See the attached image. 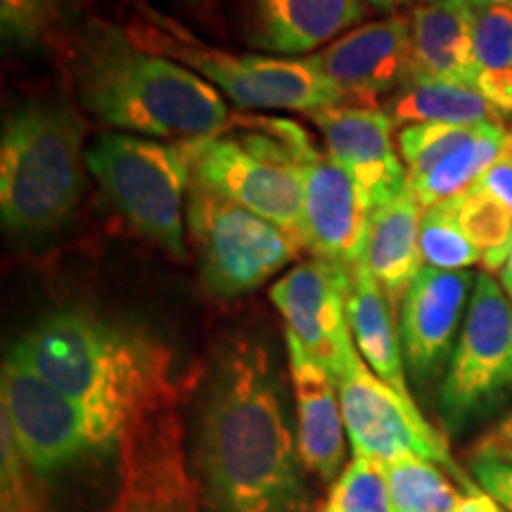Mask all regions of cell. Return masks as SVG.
I'll list each match as a JSON object with an SVG mask.
<instances>
[{
  "label": "cell",
  "instance_id": "1",
  "mask_svg": "<svg viewBox=\"0 0 512 512\" xmlns=\"http://www.w3.org/2000/svg\"><path fill=\"white\" fill-rule=\"evenodd\" d=\"M304 465L278 377L238 339L209 377L197 427V489L207 512H309Z\"/></svg>",
  "mask_w": 512,
  "mask_h": 512
},
{
  "label": "cell",
  "instance_id": "2",
  "mask_svg": "<svg viewBox=\"0 0 512 512\" xmlns=\"http://www.w3.org/2000/svg\"><path fill=\"white\" fill-rule=\"evenodd\" d=\"M8 356L86 408L119 448L143 422L181 399L174 354L162 339L91 311L48 313Z\"/></svg>",
  "mask_w": 512,
  "mask_h": 512
},
{
  "label": "cell",
  "instance_id": "3",
  "mask_svg": "<svg viewBox=\"0 0 512 512\" xmlns=\"http://www.w3.org/2000/svg\"><path fill=\"white\" fill-rule=\"evenodd\" d=\"M69 62L83 110L124 133L174 143L221 136L233 121L209 81L140 48L105 19H88L76 31Z\"/></svg>",
  "mask_w": 512,
  "mask_h": 512
},
{
  "label": "cell",
  "instance_id": "4",
  "mask_svg": "<svg viewBox=\"0 0 512 512\" xmlns=\"http://www.w3.org/2000/svg\"><path fill=\"white\" fill-rule=\"evenodd\" d=\"M86 124L67 100H29L5 119L0 140V214L12 235L64 226L83 190Z\"/></svg>",
  "mask_w": 512,
  "mask_h": 512
},
{
  "label": "cell",
  "instance_id": "5",
  "mask_svg": "<svg viewBox=\"0 0 512 512\" xmlns=\"http://www.w3.org/2000/svg\"><path fill=\"white\" fill-rule=\"evenodd\" d=\"M126 34L150 53L181 62L247 110L313 114L339 107L342 98L309 62L271 55H230L192 36L176 19L140 5Z\"/></svg>",
  "mask_w": 512,
  "mask_h": 512
},
{
  "label": "cell",
  "instance_id": "6",
  "mask_svg": "<svg viewBox=\"0 0 512 512\" xmlns=\"http://www.w3.org/2000/svg\"><path fill=\"white\" fill-rule=\"evenodd\" d=\"M254 124L256 133L197 140L192 181L302 240V164L316 147L292 121L254 119Z\"/></svg>",
  "mask_w": 512,
  "mask_h": 512
},
{
  "label": "cell",
  "instance_id": "7",
  "mask_svg": "<svg viewBox=\"0 0 512 512\" xmlns=\"http://www.w3.org/2000/svg\"><path fill=\"white\" fill-rule=\"evenodd\" d=\"M195 152L197 140L162 143L133 133H105L86 150V166L128 226L183 259V195L192 181Z\"/></svg>",
  "mask_w": 512,
  "mask_h": 512
},
{
  "label": "cell",
  "instance_id": "8",
  "mask_svg": "<svg viewBox=\"0 0 512 512\" xmlns=\"http://www.w3.org/2000/svg\"><path fill=\"white\" fill-rule=\"evenodd\" d=\"M188 226L200 259V278L216 299L256 290L306 249L297 235L197 181H190L188 188Z\"/></svg>",
  "mask_w": 512,
  "mask_h": 512
},
{
  "label": "cell",
  "instance_id": "9",
  "mask_svg": "<svg viewBox=\"0 0 512 512\" xmlns=\"http://www.w3.org/2000/svg\"><path fill=\"white\" fill-rule=\"evenodd\" d=\"M512 392V302L494 275H477L470 309L439 392L446 432H465Z\"/></svg>",
  "mask_w": 512,
  "mask_h": 512
},
{
  "label": "cell",
  "instance_id": "10",
  "mask_svg": "<svg viewBox=\"0 0 512 512\" xmlns=\"http://www.w3.org/2000/svg\"><path fill=\"white\" fill-rule=\"evenodd\" d=\"M3 413L15 430L17 444L38 479L57 475L91 453H110L112 434L86 408L8 356L0 375Z\"/></svg>",
  "mask_w": 512,
  "mask_h": 512
},
{
  "label": "cell",
  "instance_id": "11",
  "mask_svg": "<svg viewBox=\"0 0 512 512\" xmlns=\"http://www.w3.org/2000/svg\"><path fill=\"white\" fill-rule=\"evenodd\" d=\"M335 384L354 456L377 463L418 456L463 477L444 437L427 422L415 401L403 399L384 384L361 356L335 377Z\"/></svg>",
  "mask_w": 512,
  "mask_h": 512
},
{
  "label": "cell",
  "instance_id": "12",
  "mask_svg": "<svg viewBox=\"0 0 512 512\" xmlns=\"http://www.w3.org/2000/svg\"><path fill=\"white\" fill-rule=\"evenodd\" d=\"M351 271L313 256L271 287V302L283 313L287 337L328 370L332 380L361 356L349 325Z\"/></svg>",
  "mask_w": 512,
  "mask_h": 512
},
{
  "label": "cell",
  "instance_id": "13",
  "mask_svg": "<svg viewBox=\"0 0 512 512\" xmlns=\"http://www.w3.org/2000/svg\"><path fill=\"white\" fill-rule=\"evenodd\" d=\"M503 124L444 126L418 124L399 133V152L408 188L422 209L453 200L470 190L510 145Z\"/></svg>",
  "mask_w": 512,
  "mask_h": 512
},
{
  "label": "cell",
  "instance_id": "14",
  "mask_svg": "<svg viewBox=\"0 0 512 512\" xmlns=\"http://www.w3.org/2000/svg\"><path fill=\"white\" fill-rule=\"evenodd\" d=\"M121 486L110 512H200V489L183 460V425L176 406L128 434Z\"/></svg>",
  "mask_w": 512,
  "mask_h": 512
},
{
  "label": "cell",
  "instance_id": "15",
  "mask_svg": "<svg viewBox=\"0 0 512 512\" xmlns=\"http://www.w3.org/2000/svg\"><path fill=\"white\" fill-rule=\"evenodd\" d=\"M349 107H380L396 93L411 69V22L389 17L368 22L306 57Z\"/></svg>",
  "mask_w": 512,
  "mask_h": 512
},
{
  "label": "cell",
  "instance_id": "16",
  "mask_svg": "<svg viewBox=\"0 0 512 512\" xmlns=\"http://www.w3.org/2000/svg\"><path fill=\"white\" fill-rule=\"evenodd\" d=\"M470 271L422 266L399 304V337L408 373L418 387L434 382L451 361L470 287Z\"/></svg>",
  "mask_w": 512,
  "mask_h": 512
},
{
  "label": "cell",
  "instance_id": "17",
  "mask_svg": "<svg viewBox=\"0 0 512 512\" xmlns=\"http://www.w3.org/2000/svg\"><path fill=\"white\" fill-rule=\"evenodd\" d=\"M302 240L316 259L354 268L366 242L370 204L354 178L330 155L313 150L302 164Z\"/></svg>",
  "mask_w": 512,
  "mask_h": 512
},
{
  "label": "cell",
  "instance_id": "18",
  "mask_svg": "<svg viewBox=\"0 0 512 512\" xmlns=\"http://www.w3.org/2000/svg\"><path fill=\"white\" fill-rule=\"evenodd\" d=\"M323 133L328 155L354 178L370 209L392 202L408 188L406 164L392 143L394 121L380 107H328L309 114Z\"/></svg>",
  "mask_w": 512,
  "mask_h": 512
},
{
  "label": "cell",
  "instance_id": "19",
  "mask_svg": "<svg viewBox=\"0 0 512 512\" xmlns=\"http://www.w3.org/2000/svg\"><path fill=\"white\" fill-rule=\"evenodd\" d=\"M290 373L297 399V448L306 472L332 484L344 470L347 427L337 384L328 370L287 337Z\"/></svg>",
  "mask_w": 512,
  "mask_h": 512
},
{
  "label": "cell",
  "instance_id": "20",
  "mask_svg": "<svg viewBox=\"0 0 512 512\" xmlns=\"http://www.w3.org/2000/svg\"><path fill=\"white\" fill-rule=\"evenodd\" d=\"M249 46L299 55L330 46L366 15V0H245Z\"/></svg>",
  "mask_w": 512,
  "mask_h": 512
},
{
  "label": "cell",
  "instance_id": "21",
  "mask_svg": "<svg viewBox=\"0 0 512 512\" xmlns=\"http://www.w3.org/2000/svg\"><path fill=\"white\" fill-rule=\"evenodd\" d=\"M408 81H451L475 86L472 0H420L411 12Z\"/></svg>",
  "mask_w": 512,
  "mask_h": 512
},
{
  "label": "cell",
  "instance_id": "22",
  "mask_svg": "<svg viewBox=\"0 0 512 512\" xmlns=\"http://www.w3.org/2000/svg\"><path fill=\"white\" fill-rule=\"evenodd\" d=\"M420 202L406 188L392 202L370 211L361 264L377 280L389 302L401 304L403 294L422 268L420 256Z\"/></svg>",
  "mask_w": 512,
  "mask_h": 512
},
{
  "label": "cell",
  "instance_id": "23",
  "mask_svg": "<svg viewBox=\"0 0 512 512\" xmlns=\"http://www.w3.org/2000/svg\"><path fill=\"white\" fill-rule=\"evenodd\" d=\"M349 325L358 354L368 363V368L403 399L413 401L406 380L399 323L394 320V304L361 264L351 271Z\"/></svg>",
  "mask_w": 512,
  "mask_h": 512
},
{
  "label": "cell",
  "instance_id": "24",
  "mask_svg": "<svg viewBox=\"0 0 512 512\" xmlns=\"http://www.w3.org/2000/svg\"><path fill=\"white\" fill-rule=\"evenodd\" d=\"M394 124H503V114L475 86L451 81H406L384 102Z\"/></svg>",
  "mask_w": 512,
  "mask_h": 512
},
{
  "label": "cell",
  "instance_id": "25",
  "mask_svg": "<svg viewBox=\"0 0 512 512\" xmlns=\"http://www.w3.org/2000/svg\"><path fill=\"white\" fill-rule=\"evenodd\" d=\"M475 88L501 114H512V8L472 0Z\"/></svg>",
  "mask_w": 512,
  "mask_h": 512
},
{
  "label": "cell",
  "instance_id": "26",
  "mask_svg": "<svg viewBox=\"0 0 512 512\" xmlns=\"http://www.w3.org/2000/svg\"><path fill=\"white\" fill-rule=\"evenodd\" d=\"M389 512H453L463 494L446 477L444 465L406 456L382 463Z\"/></svg>",
  "mask_w": 512,
  "mask_h": 512
},
{
  "label": "cell",
  "instance_id": "27",
  "mask_svg": "<svg viewBox=\"0 0 512 512\" xmlns=\"http://www.w3.org/2000/svg\"><path fill=\"white\" fill-rule=\"evenodd\" d=\"M451 202L467 240L482 254V266L489 273L503 271L505 261L512 252L510 211L477 185L460 192Z\"/></svg>",
  "mask_w": 512,
  "mask_h": 512
},
{
  "label": "cell",
  "instance_id": "28",
  "mask_svg": "<svg viewBox=\"0 0 512 512\" xmlns=\"http://www.w3.org/2000/svg\"><path fill=\"white\" fill-rule=\"evenodd\" d=\"M420 256L422 266L439 271H467L482 264V254L460 228L451 200L422 211Z\"/></svg>",
  "mask_w": 512,
  "mask_h": 512
},
{
  "label": "cell",
  "instance_id": "29",
  "mask_svg": "<svg viewBox=\"0 0 512 512\" xmlns=\"http://www.w3.org/2000/svg\"><path fill=\"white\" fill-rule=\"evenodd\" d=\"M318 512H389L382 463L354 456L332 482Z\"/></svg>",
  "mask_w": 512,
  "mask_h": 512
},
{
  "label": "cell",
  "instance_id": "30",
  "mask_svg": "<svg viewBox=\"0 0 512 512\" xmlns=\"http://www.w3.org/2000/svg\"><path fill=\"white\" fill-rule=\"evenodd\" d=\"M72 3L74 0H0L3 38L24 50L48 43Z\"/></svg>",
  "mask_w": 512,
  "mask_h": 512
},
{
  "label": "cell",
  "instance_id": "31",
  "mask_svg": "<svg viewBox=\"0 0 512 512\" xmlns=\"http://www.w3.org/2000/svg\"><path fill=\"white\" fill-rule=\"evenodd\" d=\"M0 458H3V512H48L41 491L36 489L38 477L31 470L8 415L0 420Z\"/></svg>",
  "mask_w": 512,
  "mask_h": 512
},
{
  "label": "cell",
  "instance_id": "32",
  "mask_svg": "<svg viewBox=\"0 0 512 512\" xmlns=\"http://www.w3.org/2000/svg\"><path fill=\"white\" fill-rule=\"evenodd\" d=\"M470 470L479 489L512 512V465L498 460H470Z\"/></svg>",
  "mask_w": 512,
  "mask_h": 512
},
{
  "label": "cell",
  "instance_id": "33",
  "mask_svg": "<svg viewBox=\"0 0 512 512\" xmlns=\"http://www.w3.org/2000/svg\"><path fill=\"white\" fill-rule=\"evenodd\" d=\"M470 460H498L512 465V406L472 444Z\"/></svg>",
  "mask_w": 512,
  "mask_h": 512
},
{
  "label": "cell",
  "instance_id": "34",
  "mask_svg": "<svg viewBox=\"0 0 512 512\" xmlns=\"http://www.w3.org/2000/svg\"><path fill=\"white\" fill-rule=\"evenodd\" d=\"M453 512H508L503 505H498L494 498H491L486 491L479 489V486H472L467 489V494H463L460 503L456 505Z\"/></svg>",
  "mask_w": 512,
  "mask_h": 512
},
{
  "label": "cell",
  "instance_id": "35",
  "mask_svg": "<svg viewBox=\"0 0 512 512\" xmlns=\"http://www.w3.org/2000/svg\"><path fill=\"white\" fill-rule=\"evenodd\" d=\"M366 3L375 10H396V8H403V5H408V3H415V0H366Z\"/></svg>",
  "mask_w": 512,
  "mask_h": 512
},
{
  "label": "cell",
  "instance_id": "36",
  "mask_svg": "<svg viewBox=\"0 0 512 512\" xmlns=\"http://www.w3.org/2000/svg\"><path fill=\"white\" fill-rule=\"evenodd\" d=\"M501 283H503L505 294H508V299L512 302V252H510L508 261H505V266L501 271Z\"/></svg>",
  "mask_w": 512,
  "mask_h": 512
},
{
  "label": "cell",
  "instance_id": "37",
  "mask_svg": "<svg viewBox=\"0 0 512 512\" xmlns=\"http://www.w3.org/2000/svg\"><path fill=\"white\" fill-rule=\"evenodd\" d=\"M475 3H491V5H505V8H512V0H475Z\"/></svg>",
  "mask_w": 512,
  "mask_h": 512
}]
</instances>
